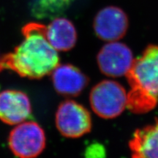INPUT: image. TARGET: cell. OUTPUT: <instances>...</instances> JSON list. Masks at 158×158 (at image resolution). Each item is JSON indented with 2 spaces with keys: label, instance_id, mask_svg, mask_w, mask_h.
Here are the masks:
<instances>
[{
  "label": "cell",
  "instance_id": "1",
  "mask_svg": "<svg viewBox=\"0 0 158 158\" xmlns=\"http://www.w3.org/2000/svg\"><path fill=\"white\" fill-rule=\"evenodd\" d=\"M45 29L46 27L39 23L26 24L22 29V41L2 59L3 68L33 79L51 73L59 64V56L47 40Z\"/></svg>",
  "mask_w": 158,
  "mask_h": 158
},
{
  "label": "cell",
  "instance_id": "2",
  "mask_svg": "<svg viewBox=\"0 0 158 158\" xmlns=\"http://www.w3.org/2000/svg\"><path fill=\"white\" fill-rule=\"evenodd\" d=\"M91 108L97 115L103 118H114L121 115L127 108V93L118 82L104 80L91 90Z\"/></svg>",
  "mask_w": 158,
  "mask_h": 158
},
{
  "label": "cell",
  "instance_id": "3",
  "mask_svg": "<svg viewBox=\"0 0 158 158\" xmlns=\"http://www.w3.org/2000/svg\"><path fill=\"white\" fill-rule=\"evenodd\" d=\"M8 143L12 152L19 158H35L43 152L46 145L43 129L37 122H21L12 130Z\"/></svg>",
  "mask_w": 158,
  "mask_h": 158
},
{
  "label": "cell",
  "instance_id": "4",
  "mask_svg": "<svg viewBox=\"0 0 158 158\" xmlns=\"http://www.w3.org/2000/svg\"><path fill=\"white\" fill-rule=\"evenodd\" d=\"M126 77L131 87L141 89L158 98V45H148L134 59Z\"/></svg>",
  "mask_w": 158,
  "mask_h": 158
},
{
  "label": "cell",
  "instance_id": "5",
  "mask_svg": "<svg viewBox=\"0 0 158 158\" xmlns=\"http://www.w3.org/2000/svg\"><path fill=\"white\" fill-rule=\"evenodd\" d=\"M59 133L68 138H79L89 133L92 118L89 111L74 100H65L59 106L55 118Z\"/></svg>",
  "mask_w": 158,
  "mask_h": 158
},
{
  "label": "cell",
  "instance_id": "6",
  "mask_svg": "<svg viewBox=\"0 0 158 158\" xmlns=\"http://www.w3.org/2000/svg\"><path fill=\"white\" fill-rule=\"evenodd\" d=\"M134 59L129 47L118 41L108 42L97 56L100 70L106 76L113 78L126 76L132 68Z\"/></svg>",
  "mask_w": 158,
  "mask_h": 158
},
{
  "label": "cell",
  "instance_id": "7",
  "mask_svg": "<svg viewBox=\"0 0 158 158\" xmlns=\"http://www.w3.org/2000/svg\"><path fill=\"white\" fill-rule=\"evenodd\" d=\"M94 31L102 40L118 41L123 38L129 27L127 15L116 6L103 7L97 13L94 19Z\"/></svg>",
  "mask_w": 158,
  "mask_h": 158
},
{
  "label": "cell",
  "instance_id": "8",
  "mask_svg": "<svg viewBox=\"0 0 158 158\" xmlns=\"http://www.w3.org/2000/svg\"><path fill=\"white\" fill-rule=\"evenodd\" d=\"M31 105L28 95L19 90L7 89L0 92V120L17 125L31 116Z\"/></svg>",
  "mask_w": 158,
  "mask_h": 158
},
{
  "label": "cell",
  "instance_id": "9",
  "mask_svg": "<svg viewBox=\"0 0 158 158\" xmlns=\"http://www.w3.org/2000/svg\"><path fill=\"white\" fill-rule=\"evenodd\" d=\"M51 73L55 90L64 96L78 95L89 83L87 76L73 64H58Z\"/></svg>",
  "mask_w": 158,
  "mask_h": 158
},
{
  "label": "cell",
  "instance_id": "10",
  "mask_svg": "<svg viewBox=\"0 0 158 158\" xmlns=\"http://www.w3.org/2000/svg\"><path fill=\"white\" fill-rule=\"evenodd\" d=\"M129 146L133 158H158V119L136 130Z\"/></svg>",
  "mask_w": 158,
  "mask_h": 158
},
{
  "label": "cell",
  "instance_id": "11",
  "mask_svg": "<svg viewBox=\"0 0 158 158\" xmlns=\"http://www.w3.org/2000/svg\"><path fill=\"white\" fill-rule=\"evenodd\" d=\"M49 43L57 51H68L76 45L77 31L73 23L64 18L52 19L45 29Z\"/></svg>",
  "mask_w": 158,
  "mask_h": 158
},
{
  "label": "cell",
  "instance_id": "12",
  "mask_svg": "<svg viewBox=\"0 0 158 158\" xmlns=\"http://www.w3.org/2000/svg\"><path fill=\"white\" fill-rule=\"evenodd\" d=\"M76 0H30L31 15L37 19H54L62 15Z\"/></svg>",
  "mask_w": 158,
  "mask_h": 158
},
{
  "label": "cell",
  "instance_id": "13",
  "mask_svg": "<svg viewBox=\"0 0 158 158\" xmlns=\"http://www.w3.org/2000/svg\"><path fill=\"white\" fill-rule=\"evenodd\" d=\"M158 98H155L143 89L131 87L127 94V108L135 114H145L155 108Z\"/></svg>",
  "mask_w": 158,
  "mask_h": 158
},
{
  "label": "cell",
  "instance_id": "14",
  "mask_svg": "<svg viewBox=\"0 0 158 158\" xmlns=\"http://www.w3.org/2000/svg\"><path fill=\"white\" fill-rule=\"evenodd\" d=\"M2 68H3V67H2V59H0V70H2Z\"/></svg>",
  "mask_w": 158,
  "mask_h": 158
}]
</instances>
